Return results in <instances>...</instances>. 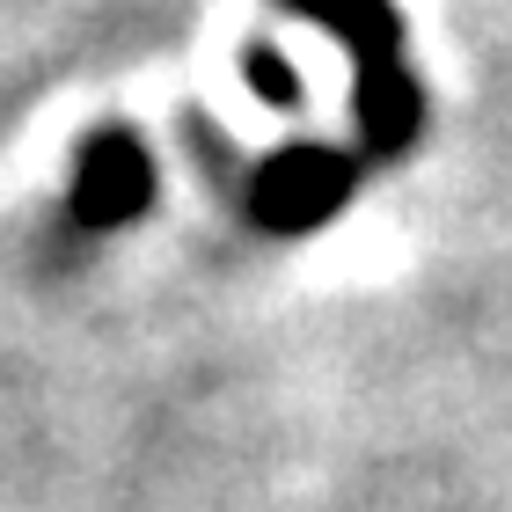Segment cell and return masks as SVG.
Masks as SVG:
<instances>
[{
    "mask_svg": "<svg viewBox=\"0 0 512 512\" xmlns=\"http://www.w3.org/2000/svg\"><path fill=\"white\" fill-rule=\"evenodd\" d=\"M352 191V169L337 154H278L264 176H256V213L271 227H322L337 213V198Z\"/></svg>",
    "mask_w": 512,
    "mask_h": 512,
    "instance_id": "cell-1",
    "label": "cell"
},
{
    "mask_svg": "<svg viewBox=\"0 0 512 512\" xmlns=\"http://www.w3.org/2000/svg\"><path fill=\"white\" fill-rule=\"evenodd\" d=\"M154 191V169H147V147H132L125 132H103L96 147L81 154V176H74V205L96 227H118L132 220L139 205H147Z\"/></svg>",
    "mask_w": 512,
    "mask_h": 512,
    "instance_id": "cell-2",
    "label": "cell"
},
{
    "mask_svg": "<svg viewBox=\"0 0 512 512\" xmlns=\"http://www.w3.org/2000/svg\"><path fill=\"white\" fill-rule=\"evenodd\" d=\"M300 15H315L330 37H344V52L359 59V74H381L395 59V8L388 0H293Z\"/></svg>",
    "mask_w": 512,
    "mask_h": 512,
    "instance_id": "cell-3",
    "label": "cell"
},
{
    "mask_svg": "<svg viewBox=\"0 0 512 512\" xmlns=\"http://www.w3.org/2000/svg\"><path fill=\"white\" fill-rule=\"evenodd\" d=\"M359 125L374 147H403L417 132V88L403 66H381V74H359Z\"/></svg>",
    "mask_w": 512,
    "mask_h": 512,
    "instance_id": "cell-4",
    "label": "cell"
}]
</instances>
